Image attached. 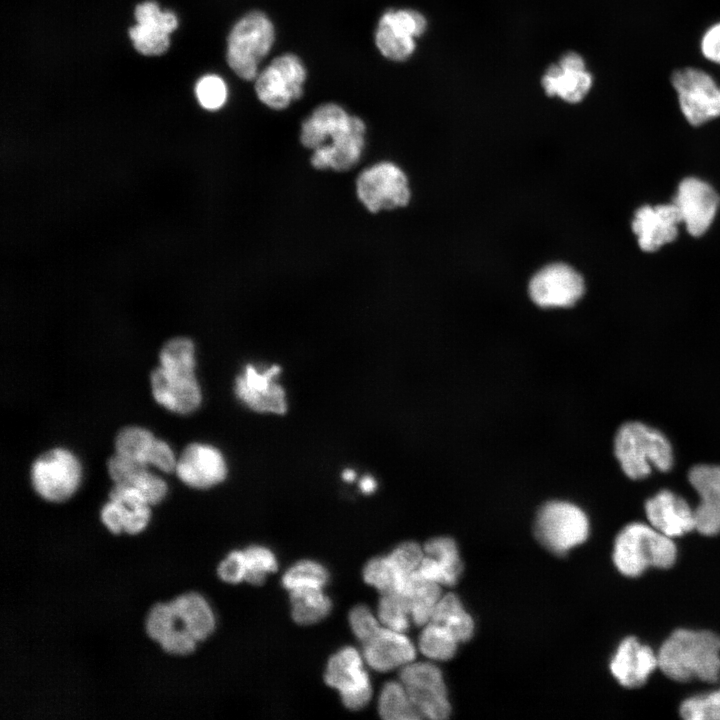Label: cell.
Segmentation results:
<instances>
[{
	"mask_svg": "<svg viewBox=\"0 0 720 720\" xmlns=\"http://www.w3.org/2000/svg\"><path fill=\"white\" fill-rule=\"evenodd\" d=\"M366 125L337 103L317 106L302 122L300 141L313 151L318 170L345 172L357 165L365 147Z\"/></svg>",
	"mask_w": 720,
	"mask_h": 720,
	"instance_id": "6da1fadb",
	"label": "cell"
},
{
	"mask_svg": "<svg viewBox=\"0 0 720 720\" xmlns=\"http://www.w3.org/2000/svg\"><path fill=\"white\" fill-rule=\"evenodd\" d=\"M160 366L150 376L154 399L168 410L188 414L201 402L194 374V344L185 337L168 340L160 350Z\"/></svg>",
	"mask_w": 720,
	"mask_h": 720,
	"instance_id": "7a4b0ae2",
	"label": "cell"
},
{
	"mask_svg": "<svg viewBox=\"0 0 720 720\" xmlns=\"http://www.w3.org/2000/svg\"><path fill=\"white\" fill-rule=\"evenodd\" d=\"M658 667L670 679L713 683L720 676V636L707 630L677 629L663 642Z\"/></svg>",
	"mask_w": 720,
	"mask_h": 720,
	"instance_id": "3957f363",
	"label": "cell"
},
{
	"mask_svg": "<svg viewBox=\"0 0 720 720\" xmlns=\"http://www.w3.org/2000/svg\"><path fill=\"white\" fill-rule=\"evenodd\" d=\"M677 556L672 539L652 526L631 523L617 535L613 562L618 571L629 577L641 575L649 567L667 569Z\"/></svg>",
	"mask_w": 720,
	"mask_h": 720,
	"instance_id": "277c9868",
	"label": "cell"
},
{
	"mask_svg": "<svg viewBox=\"0 0 720 720\" xmlns=\"http://www.w3.org/2000/svg\"><path fill=\"white\" fill-rule=\"evenodd\" d=\"M615 456L623 472L631 479H642L652 467L668 471L673 464L672 447L658 430L641 422H627L617 431Z\"/></svg>",
	"mask_w": 720,
	"mask_h": 720,
	"instance_id": "5b68a950",
	"label": "cell"
},
{
	"mask_svg": "<svg viewBox=\"0 0 720 720\" xmlns=\"http://www.w3.org/2000/svg\"><path fill=\"white\" fill-rule=\"evenodd\" d=\"M274 41L275 28L270 18L259 10L246 13L234 24L227 38L229 67L241 79L254 80Z\"/></svg>",
	"mask_w": 720,
	"mask_h": 720,
	"instance_id": "8992f818",
	"label": "cell"
},
{
	"mask_svg": "<svg viewBox=\"0 0 720 720\" xmlns=\"http://www.w3.org/2000/svg\"><path fill=\"white\" fill-rule=\"evenodd\" d=\"M355 186L359 201L371 213L405 207L411 199L406 174L389 161H381L362 170Z\"/></svg>",
	"mask_w": 720,
	"mask_h": 720,
	"instance_id": "52a82bcc",
	"label": "cell"
},
{
	"mask_svg": "<svg viewBox=\"0 0 720 720\" xmlns=\"http://www.w3.org/2000/svg\"><path fill=\"white\" fill-rule=\"evenodd\" d=\"M589 533L586 514L578 506L564 501H551L538 511L535 535L548 550L566 553L583 543Z\"/></svg>",
	"mask_w": 720,
	"mask_h": 720,
	"instance_id": "ba28073f",
	"label": "cell"
},
{
	"mask_svg": "<svg viewBox=\"0 0 720 720\" xmlns=\"http://www.w3.org/2000/svg\"><path fill=\"white\" fill-rule=\"evenodd\" d=\"M306 77V68L296 54L278 55L254 79L256 96L270 109H286L302 97Z\"/></svg>",
	"mask_w": 720,
	"mask_h": 720,
	"instance_id": "9c48e42d",
	"label": "cell"
},
{
	"mask_svg": "<svg viewBox=\"0 0 720 720\" xmlns=\"http://www.w3.org/2000/svg\"><path fill=\"white\" fill-rule=\"evenodd\" d=\"M680 110L693 126L720 117V86L706 71L695 67L675 70L671 76Z\"/></svg>",
	"mask_w": 720,
	"mask_h": 720,
	"instance_id": "30bf717a",
	"label": "cell"
},
{
	"mask_svg": "<svg viewBox=\"0 0 720 720\" xmlns=\"http://www.w3.org/2000/svg\"><path fill=\"white\" fill-rule=\"evenodd\" d=\"M80 478V463L66 449L48 450L32 464V486L41 498L49 502H63L70 498L78 488Z\"/></svg>",
	"mask_w": 720,
	"mask_h": 720,
	"instance_id": "8fae6325",
	"label": "cell"
},
{
	"mask_svg": "<svg viewBox=\"0 0 720 720\" xmlns=\"http://www.w3.org/2000/svg\"><path fill=\"white\" fill-rule=\"evenodd\" d=\"M426 28V18L420 12L413 9H389L378 20L375 45L386 59L402 62L415 52V39Z\"/></svg>",
	"mask_w": 720,
	"mask_h": 720,
	"instance_id": "7c38bea8",
	"label": "cell"
},
{
	"mask_svg": "<svg viewBox=\"0 0 720 720\" xmlns=\"http://www.w3.org/2000/svg\"><path fill=\"white\" fill-rule=\"evenodd\" d=\"M364 657L354 647H344L330 657L324 680L338 690L343 704L351 710L365 707L372 697L369 674Z\"/></svg>",
	"mask_w": 720,
	"mask_h": 720,
	"instance_id": "4fadbf2b",
	"label": "cell"
},
{
	"mask_svg": "<svg viewBox=\"0 0 720 720\" xmlns=\"http://www.w3.org/2000/svg\"><path fill=\"white\" fill-rule=\"evenodd\" d=\"M400 681L421 715L432 720L448 717L450 703L441 670L428 662H411L402 667Z\"/></svg>",
	"mask_w": 720,
	"mask_h": 720,
	"instance_id": "5bb4252c",
	"label": "cell"
},
{
	"mask_svg": "<svg viewBox=\"0 0 720 720\" xmlns=\"http://www.w3.org/2000/svg\"><path fill=\"white\" fill-rule=\"evenodd\" d=\"M531 300L542 308H567L576 304L585 292L582 275L566 263H551L530 279Z\"/></svg>",
	"mask_w": 720,
	"mask_h": 720,
	"instance_id": "9a60e30c",
	"label": "cell"
},
{
	"mask_svg": "<svg viewBox=\"0 0 720 720\" xmlns=\"http://www.w3.org/2000/svg\"><path fill=\"white\" fill-rule=\"evenodd\" d=\"M672 203L676 206L681 224H684L687 232L699 237L711 226L720 198L706 181L687 177L679 183Z\"/></svg>",
	"mask_w": 720,
	"mask_h": 720,
	"instance_id": "2e32d148",
	"label": "cell"
},
{
	"mask_svg": "<svg viewBox=\"0 0 720 720\" xmlns=\"http://www.w3.org/2000/svg\"><path fill=\"white\" fill-rule=\"evenodd\" d=\"M280 372L279 365H272L263 371L251 364L246 365L235 381L237 397L256 412L284 414L287 410L285 391L276 382Z\"/></svg>",
	"mask_w": 720,
	"mask_h": 720,
	"instance_id": "e0dca14e",
	"label": "cell"
},
{
	"mask_svg": "<svg viewBox=\"0 0 720 720\" xmlns=\"http://www.w3.org/2000/svg\"><path fill=\"white\" fill-rule=\"evenodd\" d=\"M135 19L137 24L129 30L135 49L149 56L164 53L169 47L170 33L178 26L176 15L161 11L153 1H146L136 6Z\"/></svg>",
	"mask_w": 720,
	"mask_h": 720,
	"instance_id": "ac0fdd59",
	"label": "cell"
},
{
	"mask_svg": "<svg viewBox=\"0 0 720 720\" xmlns=\"http://www.w3.org/2000/svg\"><path fill=\"white\" fill-rule=\"evenodd\" d=\"M175 471L186 485L207 489L222 482L227 474L225 460L213 446L191 443L181 452Z\"/></svg>",
	"mask_w": 720,
	"mask_h": 720,
	"instance_id": "d6986e66",
	"label": "cell"
},
{
	"mask_svg": "<svg viewBox=\"0 0 720 720\" xmlns=\"http://www.w3.org/2000/svg\"><path fill=\"white\" fill-rule=\"evenodd\" d=\"M681 219L673 203L644 205L637 209L632 229L641 250L654 252L674 241Z\"/></svg>",
	"mask_w": 720,
	"mask_h": 720,
	"instance_id": "ffe728a7",
	"label": "cell"
},
{
	"mask_svg": "<svg viewBox=\"0 0 720 720\" xmlns=\"http://www.w3.org/2000/svg\"><path fill=\"white\" fill-rule=\"evenodd\" d=\"M688 480L700 498L694 510L695 529L706 536L720 533V466L696 465Z\"/></svg>",
	"mask_w": 720,
	"mask_h": 720,
	"instance_id": "44dd1931",
	"label": "cell"
},
{
	"mask_svg": "<svg viewBox=\"0 0 720 720\" xmlns=\"http://www.w3.org/2000/svg\"><path fill=\"white\" fill-rule=\"evenodd\" d=\"M115 453L151 464L165 473L175 470L176 458L169 445L142 427L127 426L115 437Z\"/></svg>",
	"mask_w": 720,
	"mask_h": 720,
	"instance_id": "7402d4cb",
	"label": "cell"
},
{
	"mask_svg": "<svg viewBox=\"0 0 720 720\" xmlns=\"http://www.w3.org/2000/svg\"><path fill=\"white\" fill-rule=\"evenodd\" d=\"M652 527L672 538L695 529L694 510L684 498L670 490H661L645 503Z\"/></svg>",
	"mask_w": 720,
	"mask_h": 720,
	"instance_id": "603a6c76",
	"label": "cell"
},
{
	"mask_svg": "<svg viewBox=\"0 0 720 720\" xmlns=\"http://www.w3.org/2000/svg\"><path fill=\"white\" fill-rule=\"evenodd\" d=\"M657 667V654L632 636L621 641L610 661L611 673L628 688L642 686Z\"/></svg>",
	"mask_w": 720,
	"mask_h": 720,
	"instance_id": "cb8c5ba5",
	"label": "cell"
},
{
	"mask_svg": "<svg viewBox=\"0 0 720 720\" xmlns=\"http://www.w3.org/2000/svg\"><path fill=\"white\" fill-rule=\"evenodd\" d=\"M362 655L372 669L387 672L413 662L416 650L404 632L381 627L374 637L363 644Z\"/></svg>",
	"mask_w": 720,
	"mask_h": 720,
	"instance_id": "d4e9b609",
	"label": "cell"
},
{
	"mask_svg": "<svg viewBox=\"0 0 720 720\" xmlns=\"http://www.w3.org/2000/svg\"><path fill=\"white\" fill-rule=\"evenodd\" d=\"M169 603L174 612V628L188 632L197 642L205 640L215 630L213 610L200 593H182Z\"/></svg>",
	"mask_w": 720,
	"mask_h": 720,
	"instance_id": "484cf974",
	"label": "cell"
},
{
	"mask_svg": "<svg viewBox=\"0 0 720 720\" xmlns=\"http://www.w3.org/2000/svg\"><path fill=\"white\" fill-rule=\"evenodd\" d=\"M107 470L114 483L128 484L139 489L149 505L160 503L167 494V484L151 473L147 464L115 453L107 461Z\"/></svg>",
	"mask_w": 720,
	"mask_h": 720,
	"instance_id": "4316f807",
	"label": "cell"
},
{
	"mask_svg": "<svg viewBox=\"0 0 720 720\" xmlns=\"http://www.w3.org/2000/svg\"><path fill=\"white\" fill-rule=\"evenodd\" d=\"M592 84L593 77L587 69L564 70L559 64L550 65L542 78V86L548 96H558L571 104L581 102Z\"/></svg>",
	"mask_w": 720,
	"mask_h": 720,
	"instance_id": "83f0119b",
	"label": "cell"
},
{
	"mask_svg": "<svg viewBox=\"0 0 720 720\" xmlns=\"http://www.w3.org/2000/svg\"><path fill=\"white\" fill-rule=\"evenodd\" d=\"M291 616L300 625L315 624L328 616L330 598L320 588H299L290 591Z\"/></svg>",
	"mask_w": 720,
	"mask_h": 720,
	"instance_id": "f1b7e54d",
	"label": "cell"
},
{
	"mask_svg": "<svg viewBox=\"0 0 720 720\" xmlns=\"http://www.w3.org/2000/svg\"><path fill=\"white\" fill-rule=\"evenodd\" d=\"M430 621L446 627L458 642L468 641L473 635V619L465 611L459 598L452 593L441 596Z\"/></svg>",
	"mask_w": 720,
	"mask_h": 720,
	"instance_id": "f546056e",
	"label": "cell"
},
{
	"mask_svg": "<svg viewBox=\"0 0 720 720\" xmlns=\"http://www.w3.org/2000/svg\"><path fill=\"white\" fill-rule=\"evenodd\" d=\"M441 585L425 580L416 573L412 575L404 592L410 602L412 621L420 626L430 622L433 610L441 598Z\"/></svg>",
	"mask_w": 720,
	"mask_h": 720,
	"instance_id": "4dcf8cb0",
	"label": "cell"
},
{
	"mask_svg": "<svg viewBox=\"0 0 720 720\" xmlns=\"http://www.w3.org/2000/svg\"><path fill=\"white\" fill-rule=\"evenodd\" d=\"M413 573L399 570L387 555L370 559L364 566L363 578L381 594L402 593Z\"/></svg>",
	"mask_w": 720,
	"mask_h": 720,
	"instance_id": "1f68e13d",
	"label": "cell"
},
{
	"mask_svg": "<svg viewBox=\"0 0 720 720\" xmlns=\"http://www.w3.org/2000/svg\"><path fill=\"white\" fill-rule=\"evenodd\" d=\"M378 712L385 720L422 718L401 681H390L383 686L378 700Z\"/></svg>",
	"mask_w": 720,
	"mask_h": 720,
	"instance_id": "d6a6232c",
	"label": "cell"
},
{
	"mask_svg": "<svg viewBox=\"0 0 720 720\" xmlns=\"http://www.w3.org/2000/svg\"><path fill=\"white\" fill-rule=\"evenodd\" d=\"M423 549L426 555L437 562L443 573L445 585L455 584L462 571L456 543L448 537H437L427 541Z\"/></svg>",
	"mask_w": 720,
	"mask_h": 720,
	"instance_id": "836d02e7",
	"label": "cell"
},
{
	"mask_svg": "<svg viewBox=\"0 0 720 720\" xmlns=\"http://www.w3.org/2000/svg\"><path fill=\"white\" fill-rule=\"evenodd\" d=\"M459 642L441 624L428 622L419 637V649L428 658L448 660L453 657Z\"/></svg>",
	"mask_w": 720,
	"mask_h": 720,
	"instance_id": "e575fe53",
	"label": "cell"
},
{
	"mask_svg": "<svg viewBox=\"0 0 720 720\" xmlns=\"http://www.w3.org/2000/svg\"><path fill=\"white\" fill-rule=\"evenodd\" d=\"M329 580L327 569L314 560H301L292 565L282 576V585L291 591L299 588L322 589Z\"/></svg>",
	"mask_w": 720,
	"mask_h": 720,
	"instance_id": "d590c367",
	"label": "cell"
},
{
	"mask_svg": "<svg viewBox=\"0 0 720 720\" xmlns=\"http://www.w3.org/2000/svg\"><path fill=\"white\" fill-rule=\"evenodd\" d=\"M378 619L384 627L405 632L412 620L409 599L398 592L382 594L378 603Z\"/></svg>",
	"mask_w": 720,
	"mask_h": 720,
	"instance_id": "8d00e7d4",
	"label": "cell"
},
{
	"mask_svg": "<svg viewBox=\"0 0 720 720\" xmlns=\"http://www.w3.org/2000/svg\"><path fill=\"white\" fill-rule=\"evenodd\" d=\"M246 560L245 581L252 585L264 583L267 574L278 569L277 559L274 553L260 545H251L244 550Z\"/></svg>",
	"mask_w": 720,
	"mask_h": 720,
	"instance_id": "74e56055",
	"label": "cell"
},
{
	"mask_svg": "<svg viewBox=\"0 0 720 720\" xmlns=\"http://www.w3.org/2000/svg\"><path fill=\"white\" fill-rule=\"evenodd\" d=\"M680 714L687 720H720V689L687 698L680 706Z\"/></svg>",
	"mask_w": 720,
	"mask_h": 720,
	"instance_id": "f35d334b",
	"label": "cell"
},
{
	"mask_svg": "<svg viewBox=\"0 0 720 720\" xmlns=\"http://www.w3.org/2000/svg\"><path fill=\"white\" fill-rule=\"evenodd\" d=\"M195 92L200 105L207 110L220 109L228 97V89L225 81L214 74H209L199 79L195 87Z\"/></svg>",
	"mask_w": 720,
	"mask_h": 720,
	"instance_id": "ab89813d",
	"label": "cell"
},
{
	"mask_svg": "<svg viewBox=\"0 0 720 720\" xmlns=\"http://www.w3.org/2000/svg\"><path fill=\"white\" fill-rule=\"evenodd\" d=\"M348 619L352 632L363 644L374 637L382 627L370 608L362 604L350 610Z\"/></svg>",
	"mask_w": 720,
	"mask_h": 720,
	"instance_id": "60d3db41",
	"label": "cell"
},
{
	"mask_svg": "<svg viewBox=\"0 0 720 720\" xmlns=\"http://www.w3.org/2000/svg\"><path fill=\"white\" fill-rule=\"evenodd\" d=\"M424 555V549L419 544L409 541L399 544L388 557L402 572L413 573L418 569Z\"/></svg>",
	"mask_w": 720,
	"mask_h": 720,
	"instance_id": "b9f144b4",
	"label": "cell"
},
{
	"mask_svg": "<svg viewBox=\"0 0 720 720\" xmlns=\"http://www.w3.org/2000/svg\"><path fill=\"white\" fill-rule=\"evenodd\" d=\"M246 560L244 551L233 550L218 564V577L229 584H238L246 578Z\"/></svg>",
	"mask_w": 720,
	"mask_h": 720,
	"instance_id": "7bdbcfd3",
	"label": "cell"
},
{
	"mask_svg": "<svg viewBox=\"0 0 720 720\" xmlns=\"http://www.w3.org/2000/svg\"><path fill=\"white\" fill-rule=\"evenodd\" d=\"M149 506L150 505H142L134 508L126 506L123 532L129 535H136L142 532L146 528L151 517Z\"/></svg>",
	"mask_w": 720,
	"mask_h": 720,
	"instance_id": "ee69618b",
	"label": "cell"
},
{
	"mask_svg": "<svg viewBox=\"0 0 720 720\" xmlns=\"http://www.w3.org/2000/svg\"><path fill=\"white\" fill-rule=\"evenodd\" d=\"M126 506L123 503L109 500L100 511V519L107 530L113 534L123 532L124 513Z\"/></svg>",
	"mask_w": 720,
	"mask_h": 720,
	"instance_id": "f6af8a7d",
	"label": "cell"
},
{
	"mask_svg": "<svg viewBox=\"0 0 720 720\" xmlns=\"http://www.w3.org/2000/svg\"><path fill=\"white\" fill-rule=\"evenodd\" d=\"M700 50L707 60L720 65V22L705 31L700 41Z\"/></svg>",
	"mask_w": 720,
	"mask_h": 720,
	"instance_id": "bcb514c9",
	"label": "cell"
},
{
	"mask_svg": "<svg viewBox=\"0 0 720 720\" xmlns=\"http://www.w3.org/2000/svg\"><path fill=\"white\" fill-rule=\"evenodd\" d=\"M559 66L564 70L586 69V64L581 55L576 52H567L559 60Z\"/></svg>",
	"mask_w": 720,
	"mask_h": 720,
	"instance_id": "7dc6e473",
	"label": "cell"
},
{
	"mask_svg": "<svg viewBox=\"0 0 720 720\" xmlns=\"http://www.w3.org/2000/svg\"><path fill=\"white\" fill-rule=\"evenodd\" d=\"M359 486L364 494H371L375 491L377 483L372 476L366 475L360 480Z\"/></svg>",
	"mask_w": 720,
	"mask_h": 720,
	"instance_id": "c3c4849f",
	"label": "cell"
},
{
	"mask_svg": "<svg viewBox=\"0 0 720 720\" xmlns=\"http://www.w3.org/2000/svg\"><path fill=\"white\" fill-rule=\"evenodd\" d=\"M342 478L346 482H352L356 478V473L352 469H345L342 473Z\"/></svg>",
	"mask_w": 720,
	"mask_h": 720,
	"instance_id": "681fc988",
	"label": "cell"
}]
</instances>
